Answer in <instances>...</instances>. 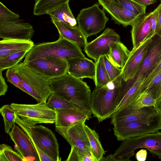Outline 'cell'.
Returning <instances> with one entry per match:
<instances>
[{"label":"cell","mask_w":161,"mask_h":161,"mask_svg":"<svg viewBox=\"0 0 161 161\" xmlns=\"http://www.w3.org/2000/svg\"><path fill=\"white\" fill-rule=\"evenodd\" d=\"M49 82L53 94L81 108L91 111V91L86 82L68 73L50 79Z\"/></svg>","instance_id":"1"},{"label":"cell","mask_w":161,"mask_h":161,"mask_svg":"<svg viewBox=\"0 0 161 161\" xmlns=\"http://www.w3.org/2000/svg\"><path fill=\"white\" fill-rule=\"evenodd\" d=\"M15 123L27 134L35 147L40 161H59V147L54 133L49 128L24 120L17 115Z\"/></svg>","instance_id":"2"},{"label":"cell","mask_w":161,"mask_h":161,"mask_svg":"<svg viewBox=\"0 0 161 161\" xmlns=\"http://www.w3.org/2000/svg\"><path fill=\"white\" fill-rule=\"evenodd\" d=\"M148 149L153 155L161 159V132L145 134L123 141L114 153L103 158L104 161H130L135 150Z\"/></svg>","instance_id":"3"},{"label":"cell","mask_w":161,"mask_h":161,"mask_svg":"<svg viewBox=\"0 0 161 161\" xmlns=\"http://www.w3.org/2000/svg\"><path fill=\"white\" fill-rule=\"evenodd\" d=\"M122 84L111 81L103 86H95L91 93V109L99 122L111 118L115 112Z\"/></svg>","instance_id":"4"},{"label":"cell","mask_w":161,"mask_h":161,"mask_svg":"<svg viewBox=\"0 0 161 161\" xmlns=\"http://www.w3.org/2000/svg\"><path fill=\"white\" fill-rule=\"evenodd\" d=\"M47 57H58L67 61L74 58L86 57L79 46L59 36L55 41L34 45L26 54L23 62Z\"/></svg>","instance_id":"5"},{"label":"cell","mask_w":161,"mask_h":161,"mask_svg":"<svg viewBox=\"0 0 161 161\" xmlns=\"http://www.w3.org/2000/svg\"><path fill=\"white\" fill-rule=\"evenodd\" d=\"M28 92L38 103H46L52 92L49 80L36 72L25 63L20 62L12 68Z\"/></svg>","instance_id":"6"},{"label":"cell","mask_w":161,"mask_h":161,"mask_svg":"<svg viewBox=\"0 0 161 161\" xmlns=\"http://www.w3.org/2000/svg\"><path fill=\"white\" fill-rule=\"evenodd\" d=\"M76 19L80 29L87 38L103 30L108 18L104 10L99 7V4L96 3L81 9Z\"/></svg>","instance_id":"7"},{"label":"cell","mask_w":161,"mask_h":161,"mask_svg":"<svg viewBox=\"0 0 161 161\" xmlns=\"http://www.w3.org/2000/svg\"><path fill=\"white\" fill-rule=\"evenodd\" d=\"M10 105L18 116L29 123L36 125L55 122L56 112L47 103L42 102L35 104L13 103Z\"/></svg>","instance_id":"8"},{"label":"cell","mask_w":161,"mask_h":161,"mask_svg":"<svg viewBox=\"0 0 161 161\" xmlns=\"http://www.w3.org/2000/svg\"><path fill=\"white\" fill-rule=\"evenodd\" d=\"M86 121H82L69 127H55L56 131L77 152L80 161H82L86 154L92 151L85 129Z\"/></svg>","instance_id":"9"},{"label":"cell","mask_w":161,"mask_h":161,"mask_svg":"<svg viewBox=\"0 0 161 161\" xmlns=\"http://www.w3.org/2000/svg\"><path fill=\"white\" fill-rule=\"evenodd\" d=\"M114 126V134L119 141H123L130 138L154 133L161 129V113L152 121H135Z\"/></svg>","instance_id":"10"},{"label":"cell","mask_w":161,"mask_h":161,"mask_svg":"<svg viewBox=\"0 0 161 161\" xmlns=\"http://www.w3.org/2000/svg\"><path fill=\"white\" fill-rule=\"evenodd\" d=\"M24 63L49 80L68 73L67 61L58 57L37 58Z\"/></svg>","instance_id":"11"},{"label":"cell","mask_w":161,"mask_h":161,"mask_svg":"<svg viewBox=\"0 0 161 161\" xmlns=\"http://www.w3.org/2000/svg\"><path fill=\"white\" fill-rule=\"evenodd\" d=\"M119 41V35L114 29L107 28L99 36L88 42L84 47V51L95 62L101 56H108L112 46Z\"/></svg>","instance_id":"12"},{"label":"cell","mask_w":161,"mask_h":161,"mask_svg":"<svg viewBox=\"0 0 161 161\" xmlns=\"http://www.w3.org/2000/svg\"><path fill=\"white\" fill-rule=\"evenodd\" d=\"M154 36L150 35L138 47L132 48L125 65L121 68L123 81H127L136 76L141 67L149 45Z\"/></svg>","instance_id":"13"},{"label":"cell","mask_w":161,"mask_h":161,"mask_svg":"<svg viewBox=\"0 0 161 161\" xmlns=\"http://www.w3.org/2000/svg\"><path fill=\"white\" fill-rule=\"evenodd\" d=\"M160 113L153 107L133 109L125 108L115 112L111 117L114 125L135 121L150 122L154 120Z\"/></svg>","instance_id":"14"},{"label":"cell","mask_w":161,"mask_h":161,"mask_svg":"<svg viewBox=\"0 0 161 161\" xmlns=\"http://www.w3.org/2000/svg\"><path fill=\"white\" fill-rule=\"evenodd\" d=\"M8 134L14 142L16 149L23 157L24 161H40L33 142L26 133L19 125L15 124Z\"/></svg>","instance_id":"15"},{"label":"cell","mask_w":161,"mask_h":161,"mask_svg":"<svg viewBox=\"0 0 161 161\" xmlns=\"http://www.w3.org/2000/svg\"><path fill=\"white\" fill-rule=\"evenodd\" d=\"M146 78L140 75L126 81L123 80L115 112L127 107L136 99L143 91Z\"/></svg>","instance_id":"16"},{"label":"cell","mask_w":161,"mask_h":161,"mask_svg":"<svg viewBox=\"0 0 161 161\" xmlns=\"http://www.w3.org/2000/svg\"><path fill=\"white\" fill-rule=\"evenodd\" d=\"M34 30L30 23L19 19L17 21L0 24V37L3 39L31 40Z\"/></svg>","instance_id":"17"},{"label":"cell","mask_w":161,"mask_h":161,"mask_svg":"<svg viewBox=\"0 0 161 161\" xmlns=\"http://www.w3.org/2000/svg\"><path fill=\"white\" fill-rule=\"evenodd\" d=\"M103 9L111 16L114 22L126 27L130 25L139 16L127 10L113 0H98Z\"/></svg>","instance_id":"18"},{"label":"cell","mask_w":161,"mask_h":161,"mask_svg":"<svg viewBox=\"0 0 161 161\" xmlns=\"http://www.w3.org/2000/svg\"><path fill=\"white\" fill-rule=\"evenodd\" d=\"M55 127H69L92 118L91 110L83 108L55 109Z\"/></svg>","instance_id":"19"},{"label":"cell","mask_w":161,"mask_h":161,"mask_svg":"<svg viewBox=\"0 0 161 161\" xmlns=\"http://www.w3.org/2000/svg\"><path fill=\"white\" fill-rule=\"evenodd\" d=\"M154 11L139 16L131 25L132 48L138 47L151 35Z\"/></svg>","instance_id":"20"},{"label":"cell","mask_w":161,"mask_h":161,"mask_svg":"<svg viewBox=\"0 0 161 161\" xmlns=\"http://www.w3.org/2000/svg\"><path fill=\"white\" fill-rule=\"evenodd\" d=\"M68 73L78 79L89 78L94 80L96 63L86 57L67 60Z\"/></svg>","instance_id":"21"},{"label":"cell","mask_w":161,"mask_h":161,"mask_svg":"<svg viewBox=\"0 0 161 161\" xmlns=\"http://www.w3.org/2000/svg\"><path fill=\"white\" fill-rule=\"evenodd\" d=\"M155 36L153 38L141 67L135 77L143 75L146 78L161 60V38L158 36L156 37Z\"/></svg>","instance_id":"22"},{"label":"cell","mask_w":161,"mask_h":161,"mask_svg":"<svg viewBox=\"0 0 161 161\" xmlns=\"http://www.w3.org/2000/svg\"><path fill=\"white\" fill-rule=\"evenodd\" d=\"M51 21L57 28L59 36L76 44L80 47H84L88 42L87 38L78 25L72 26L54 19Z\"/></svg>","instance_id":"23"},{"label":"cell","mask_w":161,"mask_h":161,"mask_svg":"<svg viewBox=\"0 0 161 161\" xmlns=\"http://www.w3.org/2000/svg\"><path fill=\"white\" fill-rule=\"evenodd\" d=\"M34 46L31 40L3 39L0 41V58L24 50L30 51Z\"/></svg>","instance_id":"24"},{"label":"cell","mask_w":161,"mask_h":161,"mask_svg":"<svg viewBox=\"0 0 161 161\" xmlns=\"http://www.w3.org/2000/svg\"><path fill=\"white\" fill-rule=\"evenodd\" d=\"M130 51L120 41L116 42L111 47L108 57L114 65L122 68L125 65Z\"/></svg>","instance_id":"25"},{"label":"cell","mask_w":161,"mask_h":161,"mask_svg":"<svg viewBox=\"0 0 161 161\" xmlns=\"http://www.w3.org/2000/svg\"><path fill=\"white\" fill-rule=\"evenodd\" d=\"M47 14L50 16L51 19L63 22L72 26L77 25V21L71 10L69 3L62 4L48 12Z\"/></svg>","instance_id":"26"},{"label":"cell","mask_w":161,"mask_h":161,"mask_svg":"<svg viewBox=\"0 0 161 161\" xmlns=\"http://www.w3.org/2000/svg\"><path fill=\"white\" fill-rule=\"evenodd\" d=\"M157 101L154 97V89L151 88L142 91L136 99L126 108L136 109L147 107H154Z\"/></svg>","instance_id":"27"},{"label":"cell","mask_w":161,"mask_h":161,"mask_svg":"<svg viewBox=\"0 0 161 161\" xmlns=\"http://www.w3.org/2000/svg\"><path fill=\"white\" fill-rule=\"evenodd\" d=\"M69 0H36L33 14L41 15L58 7L63 4L69 3Z\"/></svg>","instance_id":"28"},{"label":"cell","mask_w":161,"mask_h":161,"mask_svg":"<svg viewBox=\"0 0 161 161\" xmlns=\"http://www.w3.org/2000/svg\"><path fill=\"white\" fill-rule=\"evenodd\" d=\"M91 151L97 161H101L105 152L102 147L98 134L93 130L85 125Z\"/></svg>","instance_id":"29"},{"label":"cell","mask_w":161,"mask_h":161,"mask_svg":"<svg viewBox=\"0 0 161 161\" xmlns=\"http://www.w3.org/2000/svg\"><path fill=\"white\" fill-rule=\"evenodd\" d=\"M95 63L96 69L94 81L95 86H104L111 81L105 67L103 56H101Z\"/></svg>","instance_id":"30"},{"label":"cell","mask_w":161,"mask_h":161,"mask_svg":"<svg viewBox=\"0 0 161 161\" xmlns=\"http://www.w3.org/2000/svg\"><path fill=\"white\" fill-rule=\"evenodd\" d=\"M29 51L24 50L0 58V71L12 68L18 64Z\"/></svg>","instance_id":"31"},{"label":"cell","mask_w":161,"mask_h":161,"mask_svg":"<svg viewBox=\"0 0 161 161\" xmlns=\"http://www.w3.org/2000/svg\"><path fill=\"white\" fill-rule=\"evenodd\" d=\"M0 113L3 119L5 132L8 134L15 123L17 114L9 104L3 106L0 108Z\"/></svg>","instance_id":"32"},{"label":"cell","mask_w":161,"mask_h":161,"mask_svg":"<svg viewBox=\"0 0 161 161\" xmlns=\"http://www.w3.org/2000/svg\"><path fill=\"white\" fill-rule=\"evenodd\" d=\"M47 103L49 107L54 110L82 108L52 93L49 96Z\"/></svg>","instance_id":"33"},{"label":"cell","mask_w":161,"mask_h":161,"mask_svg":"<svg viewBox=\"0 0 161 161\" xmlns=\"http://www.w3.org/2000/svg\"><path fill=\"white\" fill-rule=\"evenodd\" d=\"M106 70L111 82L121 84L123 81L122 69L113 64L109 60L108 56H103Z\"/></svg>","instance_id":"34"},{"label":"cell","mask_w":161,"mask_h":161,"mask_svg":"<svg viewBox=\"0 0 161 161\" xmlns=\"http://www.w3.org/2000/svg\"><path fill=\"white\" fill-rule=\"evenodd\" d=\"M125 9L139 16L146 14L147 6L143 5L134 0H113Z\"/></svg>","instance_id":"35"},{"label":"cell","mask_w":161,"mask_h":161,"mask_svg":"<svg viewBox=\"0 0 161 161\" xmlns=\"http://www.w3.org/2000/svg\"><path fill=\"white\" fill-rule=\"evenodd\" d=\"M24 161L23 157L5 144L0 145V161Z\"/></svg>","instance_id":"36"},{"label":"cell","mask_w":161,"mask_h":161,"mask_svg":"<svg viewBox=\"0 0 161 161\" xmlns=\"http://www.w3.org/2000/svg\"><path fill=\"white\" fill-rule=\"evenodd\" d=\"M19 18L18 14L11 11L0 2V24L16 21Z\"/></svg>","instance_id":"37"},{"label":"cell","mask_w":161,"mask_h":161,"mask_svg":"<svg viewBox=\"0 0 161 161\" xmlns=\"http://www.w3.org/2000/svg\"><path fill=\"white\" fill-rule=\"evenodd\" d=\"M151 88L154 89V97L157 101L161 97V70L143 91Z\"/></svg>","instance_id":"38"},{"label":"cell","mask_w":161,"mask_h":161,"mask_svg":"<svg viewBox=\"0 0 161 161\" xmlns=\"http://www.w3.org/2000/svg\"><path fill=\"white\" fill-rule=\"evenodd\" d=\"M7 80L24 92L28 94V92L23 87L21 81L13 69H7L6 72Z\"/></svg>","instance_id":"39"},{"label":"cell","mask_w":161,"mask_h":161,"mask_svg":"<svg viewBox=\"0 0 161 161\" xmlns=\"http://www.w3.org/2000/svg\"><path fill=\"white\" fill-rule=\"evenodd\" d=\"M152 20V30L151 35L155 36L157 35L159 31V21L157 8L154 10Z\"/></svg>","instance_id":"40"},{"label":"cell","mask_w":161,"mask_h":161,"mask_svg":"<svg viewBox=\"0 0 161 161\" xmlns=\"http://www.w3.org/2000/svg\"><path fill=\"white\" fill-rule=\"evenodd\" d=\"M161 70V60L158 65L146 77L143 86V90Z\"/></svg>","instance_id":"41"},{"label":"cell","mask_w":161,"mask_h":161,"mask_svg":"<svg viewBox=\"0 0 161 161\" xmlns=\"http://www.w3.org/2000/svg\"><path fill=\"white\" fill-rule=\"evenodd\" d=\"M0 71V96L4 95L8 91V86L2 75Z\"/></svg>","instance_id":"42"},{"label":"cell","mask_w":161,"mask_h":161,"mask_svg":"<svg viewBox=\"0 0 161 161\" xmlns=\"http://www.w3.org/2000/svg\"><path fill=\"white\" fill-rule=\"evenodd\" d=\"M147 150L142 149L138 151L136 154V158L138 161H145L147 158Z\"/></svg>","instance_id":"43"},{"label":"cell","mask_w":161,"mask_h":161,"mask_svg":"<svg viewBox=\"0 0 161 161\" xmlns=\"http://www.w3.org/2000/svg\"><path fill=\"white\" fill-rule=\"evenodd\" d=\"M66 161H80L79 156L77 152L72 147L71 149L69 156L65 160Z\"/></svg>","instance_id":"44"},{"label":"cell","mask_w":161,"mask_h":161,"mask_svg":"<svg viewBox=\"0 0 161 161\" xmlns=\"http://www.w3.org/2000/svg\"><path fill=\"white\" fill-rule=\"evenodd\" d=\"M82 161H97L92 152L86 154L83 157Z\"/></svg>","instance_id":"45"},{"label":"cell","mask_w":161,"mask_h":161,"mask_svg":"<svg viewBox=\"0 0 161 161\" xmlns=\"http://www.w3.org/2000/svg\"><path fill=\"white\" fill-rule=\"evenodd\" d=\"M138 3L143 5L147 6L153 4L157 2V0H134Z\"/></svg>","instance_id":"46"},{"label":"cell","mask_w":161,"mask_h":161,"mask_svg":"<svg viewBox=\"0 0 161 161\" xmlns=\"http://www.w3.org/2000/svg\"><path fill=\"white\" fill-rule=\"evenodd\" d=\"M156 8L158 11L159 21V31L157 36L161 38V6L159 4Z\"/></svg>","instance_id":"47"},{"label":"cell","mask_w":161,"mask_h":161,"mask_svg":"<svg viewBox=\"0 0 161 161\" xmlns=\"http://www.w3.org/2000/svg\"><path fill=\"white\" fill-rule=\"evenodd\" d=\"M154 108L157 113H161V97L157 100L156 105Z\"/></svg>","instance_id":"48"},{"label":"cell","mask_w":161,"mask_h":161,"mask_svg":"<svg viewBox=\"0 0 161 161\" xmlns=\"http://www.w3.org/2000/svg\"><path fill=\"white\" fill-rule=\"evenodd\" d=\"M160 4H160V6H161V0H160Z\"/></svg>","instance_id":"49"}]
</instances>
